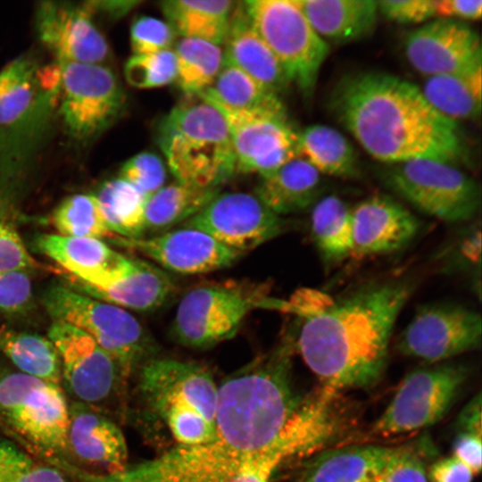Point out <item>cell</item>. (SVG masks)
I'll return each mask as SVG.
<instances>
[{
  "label": "cell",
  "instance_id": "36",
  "mask_svg": "<svg viewBox=\"0 0 482 482\" xmlns=\"http://www.w3.org/2000/svg\"><path fill=\"white\" fill-rule=\"evenodd\" d=\"M312 234L328 260L339 261L352 255V210L337 195H326L316 201L312 212Z\"/></svg>",
  "mask_w": 482,
  "mask_h": 482
},
{
  "label": "cell",
  "instance_id": "51",
  "mask_svg": "<svg viewBox=\"0 0 482 482\" xmlns=\"http://www.w3.org/2000/svg\"><path fill=\"white\" fill-rule=\"evenodd\" d=\"M458 424L461 432L481 435V397L475 396L461 411Z\"/></svg>",
  "mask_w": 482,
  "mask_h": 482
},
{
  "label": "cell",
  "instance_id": "49",
  "mask_svg": "<svg viewBox=\"0 0 482 482\" xmlns=\"http://www.w3.org/2000/svg\"><path fill=\"white\" fill-rule=\"evenodd\" d=\"M481 0H436V15L445 19L478 20Z\"/></svg>",
  "mask_w": 482,
  "mask_h": 482
},
{
  "label": "cell",
  "instance_id": "32",
  "mask_svg": "<svg viewBox=\"0 0 482 482\" xmlns=\"http://www.w3.org/2000/svg\"><path fill=\"white\" fill-rule=\"evenodd\" d=\"M197 96L218 109L229 111H258L283 104L278 95L264 88L225 58L213 83Z\"/></svg>",
  "mask_w": 482,
  "mask_h": 482
},
{
  "label": "cell",
  "instance_id": "28",
  "mask_svg": "<svg viewBox=\"0 0 482 482\" xmlns=\"http://www.w3.org/2000/svg\"><path fill=\"white\" fill-rule=\"evenodd\" d=\"M320 190V173L299 156L263 177L255 195L280 216L303 211L315 204Z\"/></svg>",
  "mask_w": 482,
  "mask_h": 482
},
{
  "label": "cell",
  "instance_id": "31",
  "mask_svg": "<svg viewBox=\"0 0 482 482\" xmlns=\"http://www.w3.org/2000/svg\"><path fill=\"white\" fill-rule=\"evenodd\" d=\"M299 156L320 174L353 178L359 173V158L353 145L327 125H311L300 133Z\"/></svg>",
  "mask_w": 482,
  "mask_h": 482
},
{
  "label": "cell",
  "instance_id": "2",
  "mask_svg": "<svg viewBox=\"0 0 482 482\" xmlns=\"http://www.w3.org/2000/svg\"><path fill=\"white\" fill-rule=\"evenodd\" d=\"M411 287L393 281L365 287L303 316L297 348L323 387L340 391L374 386Z\"/></svg>",
  "mask_w": 482,
  "mask_h": 482
},
{
  "label": "cell",
  "instance_id": "27",
  "mask_svg": "<svg viewBox=\"0 0 482 482\" xmlns=\"http://www.w3.org/2000/svg\"><path fill=\"white\" fill-rule=\"evenodd\" d=\"M310 24L325 40L347 43L370 34L378 11L374 0H298Z\"/></svg>",
  "mask_w": 482,
  "mask_h": 482
},
{
  "label": "cell",
  "instance_id": "7",
  "mask_svg": "<svg viewBox=\"0 0 482 482\" xmlns=\"http://www.w3.org/2000/svg\"><path fill=\"white\" fill-rule=\"evenodd\" d=\"M246 14L279 62L289 83L310 98L329 47L310 24L298 0H248Z\"/></svg>",
  "mask_w": 482,
  "mask_h": 482
},
{
  "label": "cell",
  "instance_id": "15",
  "mask_svg": "<svg viewBox=\"0 0 482 482\" xmlns=\"http://www.w3.org/2000/svg\"><path fill=\"white\" fill-rule=\"evenodd\" d=\"M482 320L467 307L438 303L420 307L398 341L403 353L437 362L480 346Z\"/></svg>",
  "mask_w": 482,
  "mask_h": 482
},
{
  "label": "cell",
  "instance_id": "40",
  "mask_svg": "<svg viewBox=\"0 0 482 482\" xmlns=\"http://www.w3.org/2000/svg\"><path fill=\"white\" fill-rule=\"evenodd\" d=\"M0 482H71L58 468L38 461L0 436Z\"/></svg>",
  "mask_w": 482,
  "mask_h": 482
},
{
  "label": "cell",
  "instance_id": "43",
  "mask_svg": "<svg viewBox=\"0 0 482 482\" xmlns=\"http://www.w3.org/2000/svg\"><path fill=\"white\" fill-rule=\"evenodd\" d=\"M34 305L28 270L0 273V316L25 314Z\"/></svg>",
  "mask_w": 482,
  "mask_h": 482
},
{
  "label": "cell",
  "instance_id": "30",
  "mask_svg": "<svg viewBox=\"0 0 482 482\" xmlns=\"http://www.w3.org/2000/svg\"><path fill=\"white\" fill-rule=\"evenodd\" d=\"M481 64L454 73L428 77L420 88L441 114L455 120L476 119L481 112Z\"/></svg>",
  "mask_w": 482,
  "mask_h": 482
},
{
  "label": "cell",
  "instance_id": "41",
  "mask_svg": "<svg viewBox=\"0 0 482 482\" xmlns=\"http://www.w3.org/2000/svg\"><path fill=\"white\" fill-rule=\"evenodd\" d=\"M127 81L137 88H155L176 81L177 62L174 51L162 50L133 54L124 67Z\"/></svg>",
  "mask_w": 482,
  "mask_h": 482
},
{
  "label": "cell",
  "instance_id": "22",
  "mask_svg": "<svg viewBox=\"0 0 482 482\" xmlns=\"http://www.w3.org/2000/svg\"><path fill=\"white\" fill-rule=\"evenodd\" d=\"M68 453L104 473L120 471L127 467L128 447L118 424L103 411L74 401L69 407Z\"/></svg>",
  "mask_w": 482,
  "mask_h": 482
},
{
  "label": "cell",
  "instance_id": "8",
  "mask_svg": "<svg viewBox=\"0 0 482 482\" xmlns=\"http://www.w3.org/2000/svg\"><path fill=\"white\" fill-rule=\"evenodd\" d=\"M69 407L62 386L0 367V418L48 457L68 453Z\"/></svg>",
  "mask_w": 482,
  "mask_h": 482
},
{
  "label": "cell",
  "instance_id": "5",
  "mask_svg": "<svg viewBox=\"0 0 482 482\" xmlns=\"http://www.w3.org/2000/svg\"><path fill=\"white\" fill-rule=\"evenodd\" d=\"M261 445L245 429L216 423L215 437L197 445H177L161 456L113 473H86L82 482H229Z\"/></svg>",
  "mask_w": 482,
  "mask_h": 482
},
{
  "label": "cell",
  "instance_id": "42",
  "mask_svg": "<svg viewBox=\"0 0 482 482\" xmlns=\"http://www.w3.org/2000/svg\"><path fill=\"white\" fill-rule=\"evenodd\" d=\"M120 178L150 196L163 187L166 167L157 154L142 152L123 164Z\"/></svg>",
  "mask_w": 482,
  "mask_h": 482
},
{
  "label": "cell",
  "instance_id": "38",
  "mask_svg": "<svg viewBox=\"0 0 482 482\" xmlns=\"http://www.w3.org/2000/svg\"><path fill=\"white\" fill-rule=\"evenodd\" d=\"M39 71L32 60L19 57L0 71V125L13 123L32 107Z\"/></svg>",
  "mask_w": 482,
  "mask_h": 482
},
{
  "label": "cell",
  "instance_id": "33",
  "mask_svg": "<svg viewBox=\"0 0 482 482\" xmlns=\"http://www.w3.org/2000/svg\"><path fill=\"white\" fill-rule=\"evenodd\" d=\"M0 353L14 365L16 370L62 386L61 359L48 337L1 329Z\"/></svg>",
  "mask_w": 482,
  "mask_h": 482
},
{
  "label": "cell",
  "instance_id": "46",
  "mask_svg": "<svg viewBox=\"0 0 482 482\" xmlns=\"http://www.w3.org/2000/svg\"><path fill=\"white\" fill-rule=\"evenodd\" d=\"M37 267L38 263L29 254L16 230L0 220V273L31 271Z\"/></svg>",
  "mask_w": 482,
  "mask_h": 482
},
{
  "label": "cell",
  "instance_id": "34",
  "mask_svg": "<svg viewBox=\"0 0 482 482\" xmlns=\"http://www.w3.org/2000/svg\"><path fill=\"white\" fill-rule=\"evenodd\" d=\"M109 229L124 238L141 237L145 230L149 195L121 178L104 183L96 195Z\"/></svg>",
  "mask_w": 482,
  "mask_h": 482
},
{
  "label": "cell",
  "instance_id": "39",
  "mask_svg": "<svg viewBox=\"0 0 482 482\" xmlns=\"http://www.w3.org/2000/svg\"><path fill=\"white\" fill-rule=\"evenodd\" d=\"M53 222L62 236L102 239L113 234L93 195L77 194L65 198L54 210Z\"/></svg>",
  "mask_w": 482,
  "mask_h": 482
},
{
  "label": "cell",
  "instance_id": "4",
  "mask_svg": "<svg viewBox=\"0 0 482 482\" xmlns=\"http://www.w3.org/2000/svg\"><path fill=\"white\" fill-rule=\"evenodd\" d=\"M158 144L178 182L219 187L236 172L229 131L221 112L198 97L161 120Z\"/></svg>",
  "mask_w": 482,
  "mask_h": 482
},
{
  "label": "cell",
  "instance_id": "10",
  "mask_svg": "<svg viewBox=\"0 0 482 482\" xmlns=\"http://www.w3.org/2000/svg\"><path fill=\"white\" fill-rule=\"evenodd\" d=\"M383 179L418 210L444 221L469 220L480 207L478 183L453 163L415 159L390 164Z\"/></svg>",
  "mask_w": 482,
  "mask_h": 482
},
{
  "label": "cell",
  "instance_id": "37",
  "mask_svg": "<svg viewBox=\"0 0 482 482\" xmlns=\"http://www.w3.org/2000/svg\"><path fill=\"white\" fill-rule=\"evenodd\" d=\"M177 84L189 96H197L214 81L224 62L220 46L197 38L182 37L174 50Z\"/></svg>",
  "mask_w": 482,
  "mask_h": 482
},
{
  "label": "cell",
  "instance_id": "14",
  "mask_svg": "<svg viewBox=\"0 0 482 482\" xmlns=\"http://www.w3.org/2000/svg\"><path fill=\"white\" fill-rule=\"evenodd\" d=\"M218 110L229 131L236 172L263 178L299 157L300 133L283 104L258 111Z\"/></svg>",
  "mask_w": 482,
  "mask_h": 482
},
{
  "label": "cell",
  "instance_id": "26",
  "mask_svg": "<svg viewBox=\"0 0 482 482\" xmlns=\"http://www.w3.org/2000/svg\"><path fill=\"white\" fill-rule=\"evenodd\" d=\"M399 448L362 445L325 451L310 463L300 482H373Z\"/></svg>",
  "mask_w": 482,
  "mask_h": 482
},
{
  "label": "cell",
  "instance_id": "6",
  "mask_svg": "<svg viewBox=\"0 0 482 482\" xmlns=\"http://www.w3.org/2000/svg\"><path fill=\"white\" fill-rule=\"evenodd\" d=\"M42 303L53 321L70 324L90 336L114 359L127 380L154 352L152 338L121 307L65 285L49 287Z\"/></svg>",
  "mask_w": 482,
  "mask_h": 482
},
{
  "label": "cell",
  "instance_id": "48",
  "mask_svg": "<svg viewBox=\"0 0 482 482\" xmlns=\"http://www.w3.org/2000/svg\"><path fill=\"white\" fill-rule=\"evenodd\" d=\"M481 435L461 432L453 442V456L464 463L473 474L481 470Z\"/></svg>",
  "mask_w": 482,
  "mask_h": 482
},
{
  "label": "cell",
  "instance_id": "44",
  "mask_svg": "<svg viewBox=\"0 0 482 482\" xmlns=\"http://www.w3.org/2000/svg\"><path fill=\"white\" fill-rule=\"evenodd\" d=\"M175 32L168 22L160 19L141 16L130 29L133 54H145L170 49Z\"/></svg>",
  "mask_w": 482,
  "mask_h": 482
},
{
  "label": "cell",
  "instance_id": "25",
  "mask_svg": "<svg viewBox=\"0 0 482 482\" xmlns=\"http://www.w3.org/2000/svg\"><path fill=\"white\" fill-rule=\"evenodd\" d=\"M70 285L71 288L93 298L140 312L160 308L175 289L172 280L161 269L133 258L125 274L106 287L93 288L73 282Z\"/></svg>",
  "mask_w": 482,
  "mask_h": 482
},
{
  "label": "cell",
  "instance_id": "50",
  "mask_svg": "<svg viewBox=\"0 0 482 482\" xmlns=\"http://www.w3.org/2000/svg\"><path fill=\"white\" fill-rule=\"evenodd\" d=\"M472 471L454 456L435 462L429 472L433 482H471Z\"/></svg>",
  "mask_w": 482,
  "mask_h": 482
},
{
  "label": "cell",
  "instance_id": "1",
  "mask_svg": "<svg viewBox=\"0 0 482 482\" xmlns=\"http://www.w3.org/2000/svg\"><path fill=\"white\" fill-rule=\"evenodd\" d=\"M329 107L373 158L390 164L428 159L454 164L464 156L459 128L420 87L397 76L360 71L343 77Z\"/></svg>",
  "mask_w": 482,
  "mask_h": 482
},
{
  "label": "cell",
  "instance_id": "3",
  "mask_svg": "<svg viewBox=\"0 0 482 482\" xmlns=\"http://www.w3.org/2000/svg\"><path fill=\"white\" fill-rule=\"evenodd\" d=\"M138 388L149 412L177 445H197L216 435L218 386L204 366L151 357L140 367Z\"/></svg>",
  "mask_w": 482,
  "mask_h": 482
},
{
  "label": "cell",
  "instance_id": "12",
  "mask_svg": "<svg viewBox=\"0 0 482 482\" xmlns=\"http://www.w3.org/2000/svg\"><path fill=\"white\" fill-rule=\"evenodd\" d=\"M47 337L61 359L62 384L77 402L104 411L103 407L124 394L127 379L117 362L90 336L54 321Z\"/></svg>",
  "mask_w": 482,
  "mask_h": 482
},
{
  "label": "cell",
  "instance_id": "35",
  "mask_svg": "<svg viewBox=\"0 0 482 482\" xmlns=\"http://www.w3.org/2000/svg\"><path fill=\"white\" fill-rule=\"evenodd\" d=\"M220 187H201L176 181L150 195L145 207V229H169L199 212Z\"/></svg>",
  "mask_w": 482,
  "mask_h": 482
},
{
  "label": "cell",
  "instance_id": "16",
  "mask_svg": "<svg viewBox=\"0 0 482 482\" xmlns=\"http://www.w3.org/2000/svg\"><path fill=\"white\" fill-rule=\"evenodd\" d=\"M187 226L242 253L282 233L285 222L255 195L229 192L216 195L199 212L187 220Z\"/></svg>",
  "mask_w": 482,
  "mask_h": 482
},
{
  "label": "cell",
  "instance_id": "52",
  "mask_svg": "<svg viewBox=\"0 0 482 482\" xmlns=\"http://www.w3.org/2000/svg\"><path fill=\"white\" fill-rule=\"evenodd\" d=\"M141 2L135 0L119 1H93L87 2L85 5L93 12L99 10L108 14L112 18H120L134 9Z\"/></svg>",
  "mask_w": 482,
  "mask_h": 482
},
{
  "label": "cell",
  "instance_id": "11",
  "mask_svg": "<svg viewBox=\"0 0 482 482\" xmlns=\"http://www.w3.org/2000/svg\"><path fill=\"white\" fill-rule=\"evenodd\" d=\"M468 375L465 366L444 363L418 369L400 384L372 431L392 436L433 425L453 405Z\"/></svg>",
  "mask_w": 482,
  "mask_h": 482
},
{
  "label": "cell",
  "instance_id": "17",
  "mask_svg": "<svg viewBox=\"0 0 482 482\" xmlns=\"http://www.w3.org/2000/svg\"><path fill=\"white\" fill-rule=\"evenodd\" d=\"M403 46L409 63L427 78L481 64L478 34L458 20L439 18L427 22L407 35Z\"/></svg>",
  "mask_w": 482,
  "mask_h": 482
},
{
  "label": "cell",
  "instance_id": "47",
  "mask_svg": "<svg viewBox=\"0 0 482 482\" xmlns=\"http://www.w3.org/2000/svg\"><path fill=\"white\" fill-rule=\"evenodd\" d=\"M378 13L399 24H416L436 16V0H380Z\"/></svg>",
  "mask_w": 482,
  "mask_h": 482
},
{
  "label": "cell",
  "instance_id": "20",
  "mask_svg": "<svg viewBox=\"0 0 482 482\" xmlns=\"http://www.w3.org/2000/svg\"><path fill=\"white\" fill-rule=\"evenodd\" d=\"M35 246L70 272V281L93 288L114 282L125 274L132 261L102 239L92 237L42 234L36 237Z\"/></svg>",
  "mask_w": 482,
  "mask_h": 482
},
{
  "label": "cell",
  "instance_id": "24",
  "mask_svg": "<svg viewBox=\"0 0 482 482\" xmlns=\"http://www.w3.org/2000/svg\"><path fill=\"white\" fill-rule=\"evenodd\" d=\"M224 58L267 90L278 95L289 81L274 54L253 27L244 4L234 7Z\"/></svg>",
  "mask_w": 482,
  "mask_h": 482
},
{
  "label": "cell",
  "instance_id": "9",
  "mask_svg": "<svg viewBox=\"0 0 482 482\" xmlns=\"http://www.w3.org/2000/svg\"><path fill=\"white\" fill-rule=\"evenodd\" d=\"M268 297V286L228 280L198 286L181 298L171 325L179 344L205 349L232 338L246 315Z\"/></svg>",
  "mask_w": 482,
  "mask_h": 482
},
{
  "label": "cell",
  "instance_id": "45",
  "mask_svg": "<svg viewBox=\"0 0 482 482\" xmlns=\"http://www.w3.org/2000/svg\"><path fill=\"white\" fill-rule=\"evenodd\" d=\"M373 482H428L424 462L414 450L401 446Z\"/></svg>",
  "mask_w": 482,
  "mask_h": 482
},
{
  "label": "cell",
  "instance_id": "18",
  "mask_svg": "<svg viewBox=\"0 0 482 482\" xmlns=\"http://www.w3.org/2000/svg\"><path fill=\"white\" fill-rule=\"evenodd\" d=\"M163 268L180 274H201L230 266L242 253L193 228L171 230L151 237L119 238Z\"/></svg>",
  "mask_w": 482,
  "mask_h": 482
},
{
  "label": "cell",
  "instance_id": "21",
  "mask_svg": "<svg viewBox=\"0 0 482 482\" xmlns=\"http://www.w3.org/2000/svg\"><path fill=\"white\" fill-rule=\"evenodd\" d=\"M353 252L355 257L389 253L409 243L417 234L419 220L402 204L386 195H375L352 210Z\"/></svg>",
  "mask_w": 482,
  "mask_h": 482
},
{
  "label": "cell",
  "instance_id": "23",
  "mask_svg": "<svg viewBox=\"0 0 482 482\" xmlns=\"http://www.w3.org/2000/svg\"><path fill=\"white\" fill-rule=\"evenodd\" d=\"M324 436L310 415L295 412L267 445L250 455L229 482H270L284 461L320 450Z\"/></svg>",
  "mask_w": 482,
  "mask_h": 482
},
{
  "label": "cell",
  "instance_id": "29",
  "mask_svg": "<svg viewBox=\"0 0 482 482\" xmlns=\"http://www.w3.org/2000/svg\"><path fill=\"white\" fill-rule=\"evenodd\" d=\"M161 9L175 34L220 46L228 34L234 2L166 0Z\"/></svg>",
  "mask_w": 482,
  "mask_h": 482
},
{
  "label": "cell",
  "instance_id": "19",
  "mask_svg": "<svg viewBox=\"0 0 482 482\" xmlns=\"http://www.w3.org/2000/svg\"><path fill=\"white\" fill-rule=\"evenodd\" d=\"M91 14L85 4L42 2L36 19L39 38L58 61L102 64L109 47Z\"/></svg>",
  "mask_w": 482,
  "mask_h": 482
},
{
  "label": "cell",
  "instance_id": "13",
  "mask_svg": "<svg viewBox=\"0 0 482 482\" xmlns=\"http://www.w3.org/2000/svg\"><path fill=\"white\" fill-rule=\"evenodd\" d=\"M57 68L61 115L68 132L87 139L110 125L125 101L114 73L95 63L58 61Z\"/></svg>",
  "mask_w": 482,
  "mask_h": 482
}]
</instances>
